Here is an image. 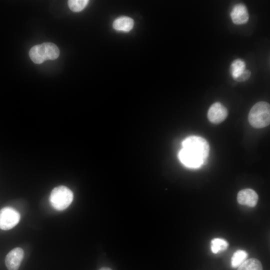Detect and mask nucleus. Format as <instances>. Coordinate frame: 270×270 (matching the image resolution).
I'll return each mask as SVG.
<instances>
[{"instance_id":"obj_1","label":"nucleus","mask_w":270,"mask_h":270,"mask_svg":"<svg viewBox=\"0 0 270 270\" xmlns=\"http://www.w3.org/2000/svg\"><path fill=\"white\" fill-rule=\"evenodd\" d=\"M178 157L180 162L189 168H198L204 164L208 156L210 147L204 138L192 136L182 142Z\"/></svg>"},{"instance_id":"obj_2","label":"nucleus","mask_w":270,"mask_h":270,"mask_svg":"<svg viewBox=\"0 0 270 270\" xmlns=\"http://www.w3.org/2000/svg\"><path fill=\"white\" fill-rule=\"evenodd\" d=\"M60 50L52 42H46L33 46L29 51L31 60L36 64H40L46 60H54L58 58Z\"/></svg>"},{"instance_id":"obj_3","label":"nucleus","mask_w":270,"mask_h":270,"mask_svg":"<svg viewBox=\"0 0 270 270\" xmlns=\"http://www.w3.org/2000/svg\"><path fill=\"white\" fill-rule=\"evenodd\" d=\"M250 125L256 128L266 127L270 123V106L266 102L256 103L250 109L248 116Z\"/></svg>"},{"instance_id":"obj_4","label":"nucleus","mask_w":270,"mask_h":270,"mask_svg":"<svg viewBox=\"0 0 270 270\" xmlns=\"http://www.w3.org/2000/svg\"><path fill=\"white\" fill-rule=\"evenodd\" d=\"M73 200V193L68 187L60 186L54 188L50 194V201L52 206L58 210L66 208Z\"/></svg>"},{"instance_id":"obj_5","label":"nucleus","mask_w":270,"mask_h":270,"mask_svg":"<svg viewBox=\"0 0 270 270\" xmlns=\"http://www.w3.org/2000/svg\"><path fill=\"white\" fill-rule=\"evenodd\" d=\"M20 214L14 208L4 207L0 210V228L8 230L15 226L19 222Z\"/></svg>"},{"instance_id":"obj_6","label":"nucleus","mask_w":270,"mask_h":270,"mask_svg":"<svg viewBox=\"0 0 270 270\" xmlns=\"http://www.w3.org/2000/svg\"><path fill=\"white\" fill-rule=\"evenodd\" d=\"M228 112L226 108L221 103H214L209 108L208 112V118L213 124H220L227 117Z\"/></svg>"},{"instance_id":"obj_7","label":"nucleus","mask_w":270,"mask_h":270,"mask_svg":"<svg viewBox=\"0 0 270 270\" xmlns=\"http://www.w3.org/2000/svg\"><path fill=\"white\" fill-rule=\"evenodd\" d=\"M24 255V250L16 248L6 256L5 264L8 270H18L21 264Z\"/></svg>"},{"instance_id":"obj_8","label":"nucleus","mask_w":270,"mask_h":270,"mask_svg":"<svg viewBox=\"0 0 270 270\" xmlns=\"http://www.w3.org/2000/svg\"><path fill=\"white\" fill-rule=\"evenodd\" d=\"M230 15L233 23L236 24H244L249 18L248 9L242 3L237 4L232 8Z\"/></svg>"},{"instance_id":"obj_9","label":"nucleus","mask_w":270,"mask_h":270,"mask_svg":"<svg viewBox=\"0 0 270 270\" xmlns=\"http://www.w3.org/2000/svg\"><path fill=\"white\" fill-rule=\"evenodd\" d=\"M258 198L256 192L250 188H245L240 190L237 196V200L240 204L250 207L256 206Z\"/></svg>"},{"instance_id":"obj_10","label":"nucleus","mask_w":270,"mask_h":270,"mask_svg":"<svg viewBox=\"0 0 270 270\" xmlns=\"http://www.w3.org/2000/svg\"><path fill=\"white\" fill-rule=\"evenodd\" d=\"M134 26V20L128 16H120L114 20L113 28L119 32H128L132 30Z\"/></svg>"},{"instance_id":"obj_11","label":"nucleus","mask_w":270,"mask_h":270,"mask_svg":"<svg viewBox=\"0 0 270 270\" xmlns=\"http://www.w3.org/2000/svg\"><path fill=\"white\" fill-rule=\"evenodd\" d=\"M246 64L240 59L234 60L230 67V72L233 79L236 80L245 71Z\"/></svg>"},{"instance_id":"obj_12","label":"nucleus","mask_w":270,"mask_h":270,"mask_svg":"<svg viewBox=\"0 0 270 270\" xmlns=\"http://www.w3.org/2000/svg\"><path fill=\"white\" fill-rule=\"evenodd\" d=\"M238 270H262L261 262L254 258L246 260L240 266Z\"/></svg>"},{"instance_id":"obj_13","label":"nucleus","mask_w":270,"mask_h":270,"mask_svg":"<svg viewBox=\"0 0 270 270\" xmlns=\"http://www.w3.org/2000/svg\"><path fill=\"white\" fill-rule=\"evenodd\" d=\"M248 256V253L245 250H239L236 251L231 258L232 267H238L246 260Z\"/></svg>"},{"instance_id":"obj_14","label":"nucleus","mask_w":270,"mask_h":270,"mask_svg":"<svg viewBox=\"0 0 270 270\" xmlns=\"http://www.w3.org/2000/svg\"><path fill=\"white\" fill-rule=\"evenodd\" d=\"M228 246V243L224 239L216 238L211 241V250L214 254L225 250Z\"/></svg>"},{"instance_id":"obj_15","label":"nucleus","mask_w":270,"mask_h":270,"mask_svg":"<svg viewBox=\"0 0 270 270\" xmlns=\"http://www.w3.org/2000/svg\"><path fill=\"white\" fill-rule=\"evenodd\" d=\"M88 0H70L68 2L70 10L74 12H79L83 10L88 3Z\"/></svg>"},{"instance_id":"obj_16","label":"nucleus","mask_w":270,"mask_h":270,"mask_svg":"<svg viewBox=\"0 0 270 270\" xmlns=\"http://www.w3.org/2000/svg\"><path fill=\"white\" fill-rule=\"evenodd\" d=\"M251 75V72L249 70H245L244 72L236 80L237 82H244L249 78Z\"/></svg>"},{"instance_id":"obj_17","label":"nucleus","mask_w":270,"mask_h":270,"mask_svg":"<svg viewBox=\"0 0 270 270\" xmlns=\"http://www.w3.org/2000/svg\"><path fill=\"white\" fill-rule=\"evenodd\" d=\"M99 270H112L111 268L107 267H104L100 268Z\"/></svg>"}]
</instances>
